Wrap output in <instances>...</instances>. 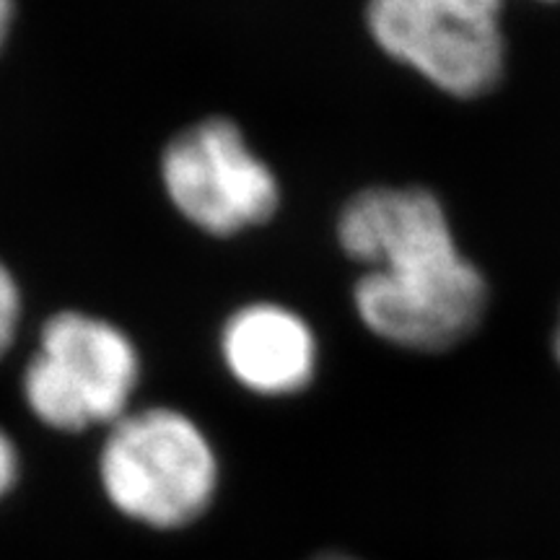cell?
<instances>
[{"label": "cell", "instance_id": "cell-11", "mask_svg": "<svg viewBox=\"0 0 560 560\" xmlns=\"http://www.w3.org/2000/svg\"><path fill=\"white\" fill-rule=\"evenodd\" d=\"M552 353H556V359L560 363V325H558V330H556V342H552Z\"/></svg>", "mask_w": 560, "mask_h": 560}, {"label": "cell", "instance_id": "cell-6", "mask_svg": "<svg viewBox=\"0 0 560 560\" xmlns=\"http://www.w3.org/2000/svg\"><path fill=\"white\" fill-rule=\"evenodd\" d=\"M221 355L244 389L262 397H289L312 384L319 348L301 314L272 301H257L226 319Z\"/></svg>", "mask_w": 560, "mask_h": 560}, {"label": "cell", "instance_id": "cell-10", "mask_svg": "<svg viewBox=\"0 0 560 560\" xmlns=\"http://www.w3.org/2000/svg\"><path fill=\"white\" fill-rule=\"evenodd\" d=\"M314 560H359V558H350V556H340V552H327V556H319Z\"/></svg>", "mask_w": 560, "mask_h": 560}, {"label": "cell", "instance_id": "cell-7", "mask_svg": "<svg viewBox=\"0 0 560 560\" xmlns=\"http://www.w3.org/2000/svg\"><path fill=\"white\" fill-rule=\"evenodd\" d=\"M21 319V291L13 272L0 260V359L9 353L16 340Z\"/></svg>", "mask_w": 560, "mask_h": 560}, {"label": "cell", "instance_id": "cell-9", "mask_svg": "<svg viewBox=\"0 0 560 560\" xmlns=\"http://www.w3.org/2000/svg\"><path fill=\"white\" fill-rule=\"evenodd\" d=\"M13 16H16V0H0V50L9 39Z\"/></svg>", "mask_w": 560, "mask_h": 560}, {"label": "cell", "instance_id": "cell-8", "mask_svg": "<svg viewBox=\"0 0 560 560\" xmlns=\"http://www.w3.org/2000/svg\"><path fill=\"white\" fill-rule=\"evenodd\" d=\"M19 480V452L9 433L0 429V499L16 486Z\"/></svg>", "mask_w": 560, "mask_h": 560}, {"label": "cell", "instance_id": "cell-4", "mask_svg": "<svg viewBox=\"0 0 560 560\" xmlns=\"http://www.w3.org/2000/svg\"><path fill=\"white\" fill-rule=\"evenodd\" d=\"M501 13L503 0H369L366 26L387 58L444 94L475 100L503 79Z\"/></svg>", "mask_w": 560, "mask_h": 560}, {"label": "cell", "instance_id": "cell-3", "mask_svg": "<svg viewBox=\"0 0 560 560\" xmlns=\"http://www.w3.org/2000/svg\"><path fill=\"white\" fill-rule=\"evenodd\" d=\"M140 380L128 332L107 319L66 310L39 330V348L21 376L26 408L55 431L79 433L117 423Z\"/></svg>", "mask_w": 560, "mask_h": 560}, {"label": "cell", "instance_id": "cell-2", "mask_svg": "<svg viewBox=\"0 0 560 560\" xmlns=\"http://www.w3.org/2000/svg\"><path fill=\"white\" fill-rule=\"evenodd\" d=\"M100 478L122 516L153 529H179L208 511L219 488V459L190 416L145 408L109 425Z\"/></svg>", "mask_w": 560, "mask_h": 560}, {"label": "cell", "instance_id": "cell-1", "mask_svg": "<svg viewBox=\"0 0 560 560\" xmlns=\"http://www.w3.org/2000/svg\"><path fill=\"white\" fill-rule=\"evenodd\" d=\"M335 234L350 260L366 268L353 285V304L371 335L441 353L478 330L488 280L459 252L431 190L366 187L342 206Z\"/></svg>", "mask_w": 560, "mask_h": 560}, {"label": "cell", "instance_id": "cell-5", "mask_svg": "<svg viewBox=\"0 0 560 560\" xmlns=\"http://www.w3.org/2000/svg\"><path fill=\"white\" fill-rule=\"evenodd\" d=\"M159 170L182 219L210 236L229 240L278 213V177L229 117H206L179 130L161 151Z\"/></svg>", "mask_w": 560, "mask_h": 560}, {"label": "cell", "instance_id": "cell-12", "mask_svg": "<svg viewBox=\"0 0 560 560\" xmlns=\"http://www.w3.org/2000/svg\"><path fill=\"white\" fill-rule=\"evenodd\" d=\"M542 3H560V0H542Z\"/></svg>", "mask_w": 560, "mask_h": 560}]
</instances>
